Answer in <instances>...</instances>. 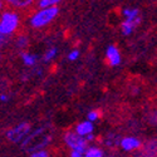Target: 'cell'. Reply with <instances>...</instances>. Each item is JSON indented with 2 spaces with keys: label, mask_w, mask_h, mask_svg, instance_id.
I'll return each instance as SVG.
<instances>
[{
  "label": "cell",
  "mask_w": 157,
  "mask_h": 157,
  "mask_svg": "<svg viewBox=\"0 0 157 157\" xmlns=\"http://www.w3.org/2000/svg\"><path fill=\"white\" fill-rule=\"evenodd\" d=\"M20 58L27 67H34L36 64V60H38V57L33 53H29V52H21Z\"/></svg>",
  "instance_id": "cell-10"
},
{
  "label": "cell",
  "mask_w": 157,
  "mask_h": 157,
  "mask_svg": "<svg viewBox=\"0 0 157 157\" xmlns=\"http://www.w3.org/2000/svg\"><path fill=\"white\" fill-rule=\"evenodd\" d=\"M106 60H107V64L111 65V67H117V65L121 64V62H122L121 52L116 45H113V44L108 45V48L106 50Z\"/></svg>",
  "instance_id": "cell-6"
},
{
  "label": "cell",
  "mask_w": 157,
  "mask_h": 157,
  "mask_svg": "<svg viewBox=\"0 0 157 157\" xmlns=\"http://www.w3.org/2000/svg\"><path fill=\"white\" fill-rule=\"evenodd\" d=\"M30 132L32 124L29 122H20L17 126L9 128L5 133V137L11 143H21Z\"/></svg>",
  "instance_id": "cell-3"
},
{
  "label": "cell",
  "mask_w": 157,
  "mask_h": 157,
  "mask_svg": "<svg viewBox=\"0 0 157 157\" xmlns=\"http://www.w3.org/2000/svg\"><path fill=\"white\" fill-rule=\"evenodd\" d=\"M6 43H8V38L4 36L3 34H0V48H3Z\"/></svg>",
  "instance_id": "cell-19"
},
{
  "label": "cell",
  "mask_w": 157,
  "mask_h": 157,
  "mask_svg": "<svg viewBox=\"0 0 157 157\" xmlns=\"http://www.w3.org/2000/svg\"><path fill=\"white\" fill-rule=\"evenodd\" d=\"M59 0H39L36 2V8L38 9H48V8H53L59 5Z\"/></svg>",
  "instance_id": "cell-13"
},
{
  "label": "cell",
  "mask_w": 157,
  "mask_h": 157,
  "mask_svg": "<svg viewBox=\"0 0 157 157\" xmlns=\"http://www.w3.org/2000/svg\"><path fill=\"white\" fill-rule=\"evenodd\" d=\"M79 50H78V49H73V50H71L69 52V53H68V59L69 60H77L78 59V57H79Z\"/></svg>",
  "instance_id": "cell-18"
},
{
  "label": "cell",
  "mask_w": 157,
  "mask_h": 157,
  "mask_svg": "<svg viewBox=\"0 0 157 157\" xmlns=\"http://www.w3.org/2000/svg\"><path fill=\"white\" fill-rule=\"evenodd\" d=\"M59 14V8L53 6L48 9H38L29 18V25L33 29H43L44 27L49 25L52 21H54Z\"/></svg>",
  "instance_id": "cell-1"
},
{
  "label": "cell",
  "mask_w": 157,
  "mask_h": 157,
  "mask_svg": "<svg viewBox=\"0 0 157 157\" xmlns=\"http://www.w3.org/2000/svg\"><path fill=\"white\" fill-rule=\"evenodd\" d=\"M63 141L65 143V146L68 148H71L72 151H77V152H81L84 153V151L88 147V143L84 140V137L78 136L74 131H65L64 135H63Z\"/></svg>",
  "instance_id": "cell-4"
},
{
  "label": "cell",
  "mask_w": 157,
  "mask_h": 157,
  "mask_svg": "<svg viewBox=\"0 0 157 157\" xmlns=\"http://www.w3.org/2000/svg\"><path fill=\"white\" fill-rule=\"evenodd\" d=\"M29 45V38L25 35V34H21V35H18L17 39H15V47L20 50L25 49Z\"/></svg>",
  "instance_id": "cell-14"
},
{
  "label": "cell",
  "mask_w": 157,
  "mask_h": 157,
  "mask_svg": "<svg viewBox=\"0 0 157 157\" xmlns=\"http://www.w3.org/2000/svg\"><path fill=\"white\" fill-rule=\"evenodd\" d=\"M29 157H52L49 151L47 150H39V151H34V152H30Z\"/></svg>",
  "instance_id": "cell-17"
},
{
  "label": "cell",
  "mask_w": 157,
  "mask_h": 157,
  "mask_svg": "<svg viewBox=\"0 0 157 157\" xmlns=\"http://www.w3.org/2000/svg\"><path fill=\"white\" fill-rule=\"evenodd\" d=\"M120 146L123 151L126 152H132V151H137L141 150L143 147V142L135 136H126L120 141Z\"/></svg>",
  "instance_id": "cell-5"
},
{
  "label": "cell",
  "mask_w": 157,
  "mask_h": 157,
  "mask_svg": "<svg viewBox=\"0 0 157 157\" xmlns=\"http://www.w3.org/2000/svg\"><path fill=\"white\" fill-rule=\"evenodd\" d=\"M137 27V24L133 23V21H127V20H123L122 24H121V32L123 35H131L133 33L135 28Z\"/></svg>",
  "instance_id": "cell-12"
},
{
  "label": "cell",
  "mask_w": 157,
  "mask_h": 157,
  "mask_svg": "<svg viewBox=\"0 0 157 157\" xmlns=\"http://www.w3.org/2000/svg\"><path fill=\"white\" fill-rule=\"evenodd\" d=\"M4 5H5V2H2V0H0V11L4 9Z\"/></svg>",
  "instance_id": "cell-22"
},
{
  "label": "cell",
  "mask_w": 157,
  "mask_h": 157,
  "mask_svg": "<svg viewBox=\"0 0 157 157\" xmlns=\"http://www.w3.org/2000/svg\"><path fill=\"white\" fill-rule=\"evenodd\" d=\"M69 157H83V153H81V152H77V151H71Z\"/></svg>",
  "instance_id": "cell-20"
},
{
  "label": "cell",
  "mask_w": 157,
  "mask_h": 157,
  "mask_svg": "<svg viewBox=\"0 0 157 157\" xmlns=\"http://www.w3.org/2000/svg\"><path fill=\"white\" fill-rule=\"evenodd\" d=\"M57 54H58V49L56 48V47H52V48H49L45 53H44V56H43V60L44 62H50V60H53L56 57H57Z\"/></svg>",
  "instance_id": "cell-15"
},
{
  "label": "cell",
  "mask_w": 157,
  "mask_h": 157,
  "mask_svg": "<svg viewBox=\"0 0 157 157\" xmlns=\"http://www.w3.org/2000/svg\"><path fill=\"white\" fill-rule=\"evenodd\" d=\"M93 131H94V124L88 122V121L79 122V123H77L75 127H74V132L81 137H86L90 133H93Z\"/></svg>",
  "instance_id": "cell-7"
},
{
  "label": "cell",
  "mask_w": 157,
  "mask_h": 157,
  "mask_svg": "<svg viewBox=\"0 0 157 157\" xmlns=\"http://www.w3.org/2000/svg\"><path fill=\"white\" fill-rule=\"evenodd\" d=\"M8 101H9L8 94H5V93H0V102H8Z\"/></svg>",
  "instance_id": "cell-21"
},
{
  "label": "cell",
  "mask_w": 157,
  "mask_h": 157,
  "mask_svg": "<svg viewBox=\"0 0 157 157\" xmlns=\"http://www.w3.org/2000/svg\"><path fill=\"white\" fill-rule=\"evenodd\" d=\"M2 58H3V56H2V53H0V62H2Z\"/></svg>",
  "instance_id": "cell-23"
},
{
  "label": "cell",
  "mask_w": 157,
  "mask_h": 157,
  "mask_svg": "<svg viewBox=\"0 0 157 157\" xmlns=\"http://www.w3.org/2000/svg\"><path fill=\"white\" fill-rule=\"evenodd\" d=\"M83 157H104V153L98 146H88L83 153Z\"/></svg>",
  "instance_id": "cell-11"
},
{
  "label": "cell",
  "mask_w": 157,
  "mask_h": 157,
  "mask_svg": "<svg viewBox=\"0 0 157 157\" xmlns=\"http://www.w3.org/2000/svg\"><path fill=\"white\" fill-rule=\"evenodd\" d=\"M5 4L11 6V10L15 11L17 9H28L34 4V2H32V0H10V2H6Z\"/></svg>",
  "instance_id": "cell-9"
},
{
  "label": "cell",
  "mask_w": 157,
  "mask_h": 157,
  "mask_svg": "<svg viewBox=\"0 0 157 157\" xmlns=\"http://www.w3.org/2000/svg\"><path fill=\"white\" fill-rule=\"evenodd\" d=\"M122 14L124 17V20H127V21H133L137 25L141 23L140 10L137 8H126L122 10Z\"/></svg>",
  "instance_id": "cell-8"
},
{
  "label": "cell",
  "mask_w": 157,
  "mask_h": 157,
  "mask_svg": "<svg viewBox=\"0 0 157 157\" xmlns=\"http://www.w3.org/2000/svg\"><path fill=\"white\" fill-rule=\"evenodd\" d=\"M99 117H101V112H99V111H97V109L90 111V112H88V114H87V121L90 122V123H93V122H96V121L99 120Z\"/></svg>",
  "instance_id": "cell-16"
},
{
  "label": "cell",
  "mask_w": 157,
  "mask_h": 157,
  "mask_svg": "<svg viewBox=\"0 0 157 157\" xmlns=\"http://www.w3.org/2000/svg\"><path fill=\"white\" fill-rule=\"evenodd\" d=\"M20 27V15L14 10H5L0 14V34L9 38L18 32Z\"/></svg>",
  "instance_id": "cell-2"
}]
</instances>
